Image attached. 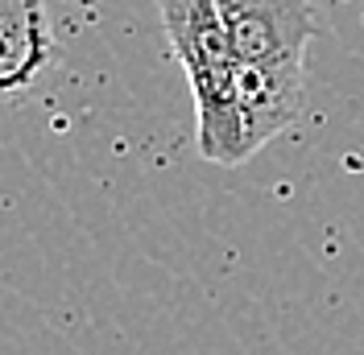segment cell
<instances>
[{
	"instance_id": "7a4b0ae2",
	"label": "cell",
	"mask_w": 364,
	"mask_h": 355,
	"mask_svg": "<svg viewBox=\"0 0 364 355\" xmlns=\"http://www.w3.org/2000/svg\"><path fill=\"white\" fill-rule=\"evenodd\" d=\"M215 4L240 62L306 58V45L318 29L311 0H215Z\"/></svg>"
},
{
	"instance_id": "3957f363",
	"label": "cell",
	"mask_w": 364,
	"mask_h": 355,
	"mask_svg": "<svg viewBox=\"0 0 364 355\" xmlns=\"http://www.w3.org/2000/svg\"><path fill=\"white\" fill-rule=\"evenodd\" d=\"M236 104H240L245 145H249V153H257L261 145H269L273 136L294 129L302 108H306V70H302V58L240 62Z\"/></svg>"
},
{
	"instance_id": "6da1fadb",
	"label": "cell",
	"mask_w": 364,
	"mask_h": 355,
	"mask_svg": "<svg viewBox=\"0 0 364 355\" xmlns=\"http://www.w3.org/2000/svg\"><path fill=\"white\" fill-rule=\"evenodd\" d=\"M161 25L195 95V149L211 165H245V124L236 104L240 58L215 0H161Z\"/></svg>"
},
{
	"instance_id": "277c9868",
	"label": "cell",
	"mask_w": 364,
	"mask_h": 355,
	"mask_svg": "<svg viewBox=\"0 0 364 355\" xmlns=\"http://www.w3.org/2000/svg\"><path fill=\"white\" fill-rule=\"evenodd\" d=\"M54 54L42 0H0V87L21 91Z\"/></svg>"
}]
</instances>
